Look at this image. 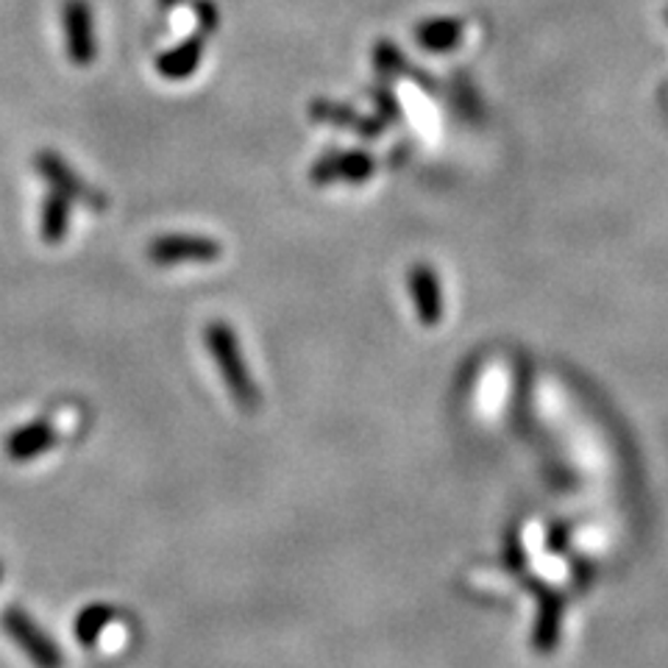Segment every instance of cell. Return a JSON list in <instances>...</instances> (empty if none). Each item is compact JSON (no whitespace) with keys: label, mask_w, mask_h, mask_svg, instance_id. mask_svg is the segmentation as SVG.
Listing matches in <instances>:
<instances>
[{"label":"cell","mask_w":668,"mask_h":668,"mask_svg":"<svg viewBox=\"0 0 668 668\" xmlns=\"http://www.w3.org/2000/svg\"><path fill=\"white\" fill-rule=\"evenodd\" d=\"M207 349L212 362H215L218 374H221L223 385H226L228 396L243 412H254L259 407V390L254 382L251 368H248L246 356L239 351L237 335L226 320H212L203 331Z\"/></svg>","instance_id":"1"},{"label":"cell","mask_w":668,"mask_h":668,"mask_svg":"<svg viewBox=\"0 0 668 668\" xmlns=\"http://www.w3.org/2000/svg\"><path fill=\"white\" fill-rule=\"evenodd\" d=\"M0 630L7 632V637L23 652L28 660L34 663V668H62L65 657L59 644L54 637L37 624L32 613H25L23 607L9 605L3 613H0Z\"/></svg>","instance_id":"2"},{"label":"cell","mask_w":668,"mask_h":668,"mask_svg":"<svg viewBox=\"0 0 668 668\" xmlns=\"http://www.w3.org/2000/svg\"><path fill=\"white\" fill-rule=\"evenodd\" d=\"M148 257L160 265L176 262H212L221 257V248L207 237H192V234H171L151 243Z\"/></svg>","instance_id":"3"},{"label":"cell","mask_w":668,"mask_h":668,"mask_svg":"<svg viewBox=\"0 0 668 668\" xmlns=\"http://www.w3.org/2000/svg\"><path fill=\"white\" fill-rule=\"evenodd\" d=\"M56 426L48 421V418H37L32 423H23L17 430H12L7 435V443H3V452H7L9 460L14 462H28L39 454L50 452L56 443Z\"/></svg>","instance_id":"4"},{"label":"cell","mask_w":668,"mask_h":668,"mask_svg":"<svg viewBox=\"0 0 668 668\" xmlns=\"http://www.w3.org/2000/svg\"><path fill=\"white\" fill-rule=\"evenodd\" d=\"M65 34H68L70 56L73 62L84 65L95 56V39H93V20L81 0H70L65 3Z\"/></svg>","instance_id":"5"},{"label":"cell","mask_w":668,"mask_h":668,"mask_svg":"<svg viewBox=\"0 0 668 668\" xmlns=\"http://www.w3.org/2000/svg\"><path fill=\"white\" fill-rule=\"evenodd\" d=\"M410 293L421 324H437L441 320V284H437V277L430 270V265H415L412 268Z\"/></svg>","instance_id":"6"},{"label":"cell","mask_w":668,"mask_h":668,"mask_svg":"<svg viewBox=\"0 0 668 668\" xmlns=\"http://www.w3.org/2000/svg\"><path fill=\"white\" fill-rule=\"evenodd\" d=\"M115 616H117L115 607L104 605V601L86 605L84 610L75 616V626H73L75 641H79L81 646H86V649H93V646L101 641V635L112 626Z\"/></svg>","instance_id":"7"},{"label":"cell","mask_w":668,"mask_h":668,"mask_svg":"<svg viewBox=\"0 0 668 668\" xmlns=\"http://www.w3.org/2000/svg\"><path fill=\"white\" fill-rule=\"evenodd\" d=\"M460 34H462V25L457 23V20H437V23L423 25L421 32H418V37H421V43L426 45V48L446 50L454 48V43L460 39Z\"/></svg>","instance_id":"8"},{"label":"cell","mask_w":668,"mask_h":668,"mask_svg":"<svg viewBox=\"0 0 668 668\" xmlns=\"http://www.w3.org/2000/svg\"><path fill=\"white\" fill-rule=\"evenodd\" d=\"M65 209H68V201H62V198L56 196L54 201L48 203V212L43 215V232L48 234L50 239H56L59 234H62V226H65Z\"/></svg>","instance_id":"9"},{"label":"cell","mask_w":668,"mask_h":668,"mask_svg":"<svg viewBox=\"0 0 668 668\" xmlns=\"http://www.w3.org/2000/svg\"><path fill=\"white\" fill-rule=\"evenodd\" d=\"M0 579H3V563H0Z\"/></svg>","instance_id":"10"},{"label":"cell","mask_w":668,"mask_h":668,"mask_svg":"<svg viewBox=\"0 0 668 668\" xmlns=\"http://www.w3.org/2000/svg\"><path fill=\"white\" fill-rule=\"evenodd\" d=\"M666 20H668V9H666Z\"/></svg>","instance_id":"11"}]
</instances>
